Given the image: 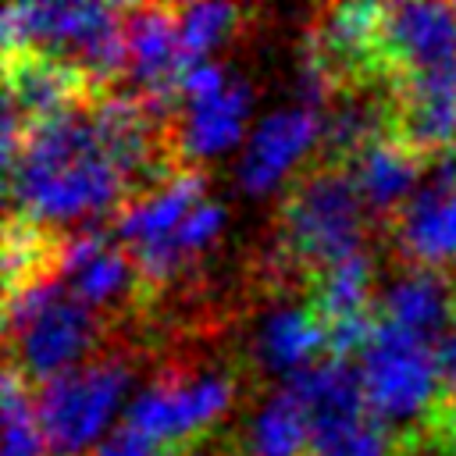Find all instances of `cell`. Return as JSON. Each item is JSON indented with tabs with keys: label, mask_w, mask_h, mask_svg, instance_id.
Returning a JSON list of instances; mask_svg holds the SVG:
<instances>
[{
	"label": "cell",
	"mask_w": 456,
	"mask_h": 456,
	"mask_svg": "<svg viewBox=\"0 0 456 456\" xmlns=\"http://www.w3.org/2000/svg\"><path fill=\"white\" fill-rule=\"evenodd\" d=\"M360 381L378 424H406L442 399L438 353L431 342L385 317H378V328L360 353Z\"/></svg>",
	"instance_id": "cell-4"
},
{
	"label": "cell",
	"mask_w": 456,
	"mask_h": 456,
	"mask_svg": "<svg viewBox=\"0 0 456 456\" xmlns=\"http://www.w3.org/2000/svg\"><path fill=\"white\" fill-rule=\"evenodd\" d=\"M232 403V381L214 370L160 378L125 406V428L150 442H178L203 431Z\"/></svg>",
	"instance_id": "cell-6"
},
{
	"label": "cell",
	"mask_w": 456,
	"mask_h": 456,
	"mask_svg": "<svg viewBox=\"0 0 456 456\" xmlns=\"http://www.w3.org/2000/svg\"><path fill=\"white\" fill-rule=\"evenodd\" d=\"M246 100H249V89L242 78L224 82L221 89H214L207 96L182 100V118L175 125L178 150L185 157H210V153L232 146L242 128Z\"/></svg>",
	"instance_id": "cell-14"
},
{
	"label": "cell",
	"mask_w": 456,
	"mask_h": 456,
	"mask_svg": "<svg viewBox=\"0 0 456 456\" xmlns=\"http://www.w3.org/2000/svg\"><path fill=\"white\" fill-rule=\"evenodd\" d=\"M164 456H182V452H164Z\"/></svg>",
	"instance_id": "cell-22"
},
{
	"label": "cell",
	"mask_w": 456,
	"mask_h": 456,
	"mask_svg": "<svg viewBox=\"0 0 456 456\" xmlns=\"http://www.w3.org/2000/svg\"><path fill=\"white\" fill-rule=\"evenodd\" d=\"M363 210L367 207L346 164L324 160L303 171L289 185L278 214L285 260L324 274L328 267L356 256L363 235Z\"/></svg>",
	"instance_id": "cell-2"
},
{
	"label": "cell",
	"mask_w": 456,
	"mask_h": 456,
	"mask_svg": "<svg viewBox=\"0 0 456 456\" xmlns=\"http://www.w3.org/2000/svg\"><path fill=\"white\" fill-rule=\"evenodd\" d=\"M321 349H324V324L314 310L303 306L271 310L256 331V360L271 374L292 378L296 370L310 367V356Z\"/></svg>",
	"instance_id": "cell-15"
},
{
	"label": "cell",
	"mask_w": 456,
	"mask_h": 456,
	"mask_svg": "<svg viewBox=\"0 0 456 456\" xmlns=\"http://www.w3.org/2000/svg\"><path fill=\"white\" fill-rule=\"evenodd\" d=\"M4 53H7L4 57V68H7L4 103L14 107V114L25 125L61 114L68 107H86V96L96 89L78 68L43 50H4Z\"/></svg>",
	"instance_id": "cell-8"
},
{
	"label": "cell",
	"mask_w": 456,
	"mask_h": 456,
	"mask_svg": "<svg viewBox=\"0 0 456 456\" xmlns=\"http://www.w3.org/2000/svg\"><path fill=\"white\" fill-rule=\"evenodd\" d=\"M200 192H203V178L192 171V167H182L175 178H167L164 185H157L153 192H142L135 196L132 203H125L114 217V228L110 235L125 246V249H139V246H150V242H160L167 239L182 221L185 214L200 203Z\"/></svg>",
	"instance_id": "cell-11"
},
{
	"label": "cell",
	"mask_w": 456,
	"mask_h": 456,
	"mask_svg": "<svg viewBox=\"0 0 456 456\" xmlns=\"http://www.w3.org/2000/svg\"><path fill=\"white\" fill-rule=\"evenodd\" d=\"M178 14V50H182V71L207 61V53L235 28L239 7L232 4H189L175 7ZM182 78V75H178Z\"/></svg>",
	"instance_id": "cell-18"
},
{
	"label": "cell",
	"mask_w": 456,
	"mask_h": 456,
	"mask_svg": "<svg viewBox=\"0 0 456 456\" xmlns=\"http://www.w3.org/2000/svg\"><path fill=\"white\" fill-rule=\"evenodd\" d=\"M128 363L107 356L78 363L39 385L32 403L46 445L57 456H75L89 449L114 417L121 395L128 392Z\"/></svg>",
	"instance_id": "cell-5"
},
{
	"label": "cell",
	"mask_w": 456,
	"mask_h": 456,
	"mask_svg": "<svg viewBox=\"0 0 456 456\" xmlns=\"http://www.w3.org/2000/svg\"><path fill=\"white\" fill-rule=\"evenodd\" d=\"M125 182L110 164L89 107H68L25 125L7 164L11 217L39 228L86 224L110 214Z\"/></svg>",
	"instance_id": "cell-1"
},
{
	"label": "cell",
	"mask_w": 456,
	"mask_h": 456,
	"mask_svg": "<svg viewBox=\"0 0 456 456\" xmlns=\"http://www.w3.org/2000/svg\"><path fill=\"white\" fill-rule=\"evenodd\" d=\"M310 452V420L296 392L281 388L260 406L249 424V456H303Z\"/></svg>",
	"instance_id": "cell-16"
},
{
	"label": "cell",
	"mask_w": 456,
	"mask_h": 456,
	"mask_svg": "<svg viewBox=\"0 0 456 456\" xmlns=\"http://www.w3.org/2000/svg\"><path fill=\"white\" fill-rule=\"evenodd\" d=\"M452 314H456V289L449 285L445 274L431 267H417L395 278L381 296V317L424 342L431 338L442 342L445 331L452 328L449 324Z\"/></svg>",
	"instance_id": "cell-13"
},
{
	"label": "cell",
	"mask_w": 456,
	"mask_h": 456,
	"mask_svg": "<svg viewBox=\"0 0 456 456\" xmlns=\"http://www.w3.org/2000/svg\"><path fill=\"white\" fill-rule=\"evenodd\" d=\"M4 324L11 338V367L36 385L78 367L96 338V310L75 299L57 274L7 292Z\"/></svg>",
	"instance_id": "cell-3"
},
{
	"label": "cell",
	"mask_w": 456,
	"mask_h": 456,
	"mask_svg": "<svg viewBox=\"0 0 456 456\" xmlns=\"http://www.w3.org/2000/svg\"><path fill=\"white\" fill-rule=\"evenodd\" d=\"M321 135V114L310 107H285L267 114L253 132L239 160V182L249 192H264L278 185L289 167L310 150V142Z\"/></svg>",
	"instance_id": "cell-10"
},
{
	"label": "cell",
	"mask_w": 456,
	"mask_h": 456,
	"mask_svg": "<svg viewBox=\"0 0 456 456\" xmlns=\"http://www.w3.org/2000/svg\"><path fill=\"white\" fill-rule=\"evenodd\" d=\"M378 50L388 82L456 61V4H388L381 7Z\"/></svg>",
	"instance_id": "cell-7"
},
{
	"label": "cell",
	"mask_w": 456,
	"mask_h": 456,
	"mask_svg": "<svg viewBox=\"0 0 456 456\" xmlns=\"http://www.w3.org/2000/svg\"><path fill=\"white\" fill-rule=\"evenodd\" d=\"M438 353V374H442V406L456 413V321L445 331V338L435 346Z\"/></svg>",
	"instance_id": "cell-20"
},
{
	"label": "cell",
	"mask_w": 456,
	"mask_h": 456,
	"mask_svg": "<svg viewBox=\"0 0 456 456\" xmlns=\"http://www.w3.org/2000/svg\"><path fill=\"white\" fill-rule=\"evenodd\" d=\"M150 449H153L150 438H142V435H135V431H128V428L121 424V428H118L114 435H107L89 456H153Z\"/></svg>",
	"instance_id": "cell-21"
},
{
	"label": "cell",
	"mask_w": 456,
	"mask_h": 456,
	"mask_svg": "<svg viewBox=\"0 0 456 456\" xmlns=\"http://www.w3.org/2000/svg\"><path fill=\"white\" fill-rule=\"evenodd\" d=\"M388 452V442H385V428L370 417L335 438H324V442H314L306 456H385Z\"/></svg>",
	"instance_id": "cell-19"
},
{
	"label": "cell",
	"mask_w": 456,
	"mask_h": 456,
	"mask_svg": "<svg viewBox=\"0 0 456 456\" xmlns=\"http://www.w3.org/2000/svg\"><path fill=\"white\" fill-rule=\"evenodd\" d=\"M57 278L75 299H82L89 310H100L118 303L132 289V278H139V271L128 249L114 242V235L75 232L61 246Z\"/></svg>",
	"instance_id": "cell-9"
},
{
	"label": "cell",
	"mask_w": 456,
	"mask_h": 456,
	"mask_svg": "<svg viewBox=\"0 0 456 456\" xmlns=\"http://www.w3.org/2000/svg\"><path fill=\"white\" fill-rule=\"evenodd\" d=\"M321 324H335V321H349L360 314H370V264L363 253L328 267L324 274H317V292H314V306H310Z\"/></svg>",
	"instance_id": "cell-17"
},
{
	"label": "cell",
	"mask_w": 456,
	"mask_h": 456,
	"mask_svg": "<svg viewBox=\"0 0 456 456\" xmlns=\"http://www.w3.org/2000/svg\"><path fill=\"white\" fill-rule=\"evenodd\" d=\"M424 153H417L413 146H406L403 139L378 135L374 142H367L353 160H349V175L356 182V192L363 200L367 210L374 214H388L395 210L417 185L420 167H424ZM410 203V200H406Z\"/></svg>",
	"instance_id": "cell-12"
}]
</instances>
